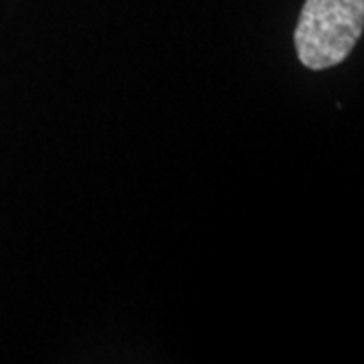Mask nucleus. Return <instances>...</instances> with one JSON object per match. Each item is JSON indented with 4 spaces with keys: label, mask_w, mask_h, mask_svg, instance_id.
Returning a JSON list of instances; mask_svg holds the SVG:
<instances>
[{
    "label": "nucleus",
    "mask_w": 364,
    "mask_h": 364,
    "mask_svg": "<svg viewBox=\"0 0 364 364\" xmlns=\"http://www.w3.org/2000/svg\"><path fill=\"white\" fill-rule=\"evenodd\" d=\"M364 28V0H306L296 26L299 61L312 71L340 65Z\"/></svg>",
    "instance_id": "f257e3e1"
}]
</instances>
